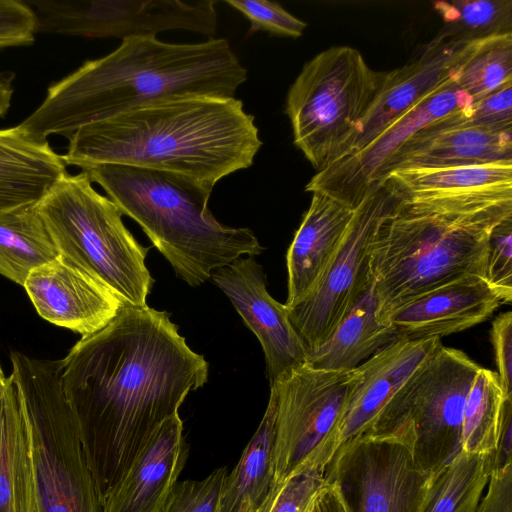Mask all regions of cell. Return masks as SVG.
I'll use <instances>...</instances> for the list:
<instances>
[{
    "instance_id": "1",
    "label": "cell",
    "mask_w": 512,
    "mask_h": 512,
    "mask_svg": "<svg viewBox=\"0 0 512 512\" xmlns=\"http://www.w3.org/2000/svg\"><path fill=\"white\" fill-rule=\"evenodd\" d=\"M208 363L166 311L125 303L62 359V387L103 504L159 426L204 386Z\"/></svg>"
},
{
    "instance_id": "2",
    "label": "cell",
    "mask_w": 512,
    "mask_h": 512,
    "mask_svg": "<svg viewBox=\"0 0 512 512\" xmlns=\"http://www.w3.org/2000/svg\"><path fill=\"white\" fill-rule=\"evenodd\" d=\"M246 80L247 70L225 38L171 44L156 36L128 37L50 85L19 126L41 141L54 134L69 138L85 125L161 99L235 97Z\"/></svg>"
},
{
    "instance_id": "3",
    "label": "cell",
    "mask_w": 512,
    "mask_h": 512,
    "mask_svg": "<svg viewBox=\"0 0 512 512\" xmlns=\"http://www.w3.org/2000/svg\"><path fill=\"white\" fill-rule=\"evenodd\" d=\"M66 165L119 164L182 175L213 190L249 168L262 146L236 97H171L85 125L69 138Z\"/></svg>"
},
{
    "instance_id": "4",
    "label": "cell",
    "mask_w": 512,
    "mask_h": 512,
    "mask_svg": "<svg viewBox=\"0 0 512 512\" xmlns=\"http://www.w3.org/2000/svg\"><path fill=\"white\" fill-rule=\"evenodd\" d=\"M512 217V200L424 202L401 199L383 216L371 247L378 315L466 275L485 278L488 238ZM388 323V322H387Z\"/></svg>"
},
{
    "instance_id": "5",
    "label": "cell",
    "mask_w": 512,
    "mask_h": 512,
    "mask_svg": "<svg viewBox=\"0 0 512 512\" xmlns=\"http://www.w3.org/2000/svg\"><path fill=\"white\" fill-rule=\"evenodd\" d=\"M123 215L136 221L177 277L196 287L243 255L264 250L249 228L221 224L208 209L213 190L191 178L128 165L82 169Z\"/></svg>"
},
{
    "instance_id": "6",
    "label": "cell",
    "mask_w": 512,
    "mask_h": 512,
    "mask_svg": "<svg viewBox=\"0 0 512 512\" xmlns=\"http://www.w3.org/2000/svg\"><path fill=\"white\" fill-rule=\"evenodd\" d=\"M12 377L28 424L33 512H102L73 411L62 387V359L11 352Z\"/></svg>"
},
{
    "instance_id": "7",
    "label": "cell",
    "mask_w": 512,
    "mask_h": 512,
    "mask_svg": "<svg viewBox=\"0 0 512 512\" xmlns=\"http://www.w3.org/2000/svg\"><path fill=\"white\" fill-rule=\"evenodd\" d=\"M85 171L63 175L38 202L59 256L87 271L124 302L145 306L154 280L149 248L122 221L116 204L98 193Z\"/></svg>"
},
{
    "instance_id": "8",
    "label": "cell",
    "mask_w": 512,
    "mask_h": 512,
    "mask_svg": "<svg viewBox=\"0 0 512 512\" xmlns=\"http://www.w3.org/2000/svg\"><path fill=\"white\" fill-rule=\"evenodd\" d=\"M386 74L349 46L330 47L304 64L287 93L285 112L295 146L317 172L345 154Z\"/></svg>"
},
{
    "instance_id": "9",
    "label": "cell",
    "mask_w": 512,
    "mask_h": 512,
    "mask_svg": "<svg viewBox=\"0 0 512 512\" xmlns=\"http://www.w3.org/2000/svg\"><path fill=\"white\" fill-rule=\"evenodd\" d=\"M479 368L463 351L442 346L396 392L369 434L410 429L418 465L437 473L461 452L464 408Z\"/></svg>"
},
{
    "instance_id": "10",
    "label": "cell",
    "mask_w": 512,
    "mask_h": 512,
    "mask_svg": "<svg viewBox=\"0 0 512 512\" xmlns=\"http://www.w3.org/2000/svg\"><path fill=\"white\" fill-rule=\"evenodd\" d=\"M402 195L390 178L374 183L354 210L348 230L316 286L286 307L307 349L323 344L373 284L371 247L383 216Z\"/></svg>"
},
{
    "instance_id": "11",
    "label": "cell",
    "mask_w": 512,
    "mask_h": 512,
    "mask_svg": "<svg viewBox=\"0 0 512 512\" xmlns=\"http://www.w3.org/2000/svg\"><path fill=\"white\" fill-rule=\"evenodd\" d=\"M358 379L357 368L327 371L305 363L270 386L277 392L274 485L305 468H318L321 448Z\"/></svg>"
},
{
    "instance_id": "12",
    "label": "cell",
    "mask_w": 512,
    "mask_h": 512,
    "mask_svg": "<svg viewBox=\"0 0 512 512\" xmlns=\"http://www.w3.org/2000/svg\"><path fill=\"white\" fill-rule=\"evenodd\" d=\"M405 427L363 436L339 449L326 470L351 512H415L431 477L414 457Z\"/></svg>"
},
{
    "instance_id": "13",
    "label": "cell",
    "mask_w": 512,
    "mask_h": 512,
    "mask_svg": "<svg viewBox=\"0 0 512 512\" xmlns=\"http://www.w3.org/2000/svg\"><path fill=\"white\" fill-rule=\"evenodd\" d=\"M36 33L88 38L156 36L188 30L213 38L217 29L215 1L29 0Z\"/></svg>"
},
{
    "instance_id": "14",
    "label": "cell",
    "mask_w": 512,
    "mask_h": 512,
    "mask_svg": "<svg viewBox=\"0 0 512 512\" xmlns=\"http://www.w3.org/2000/svg\"><path fill=\"white\" fill-rule=\"evenodd\" d=\"M474 100L454 77L406 111L357 152L316 172L308 192L320 191L355 210L388 160L416 133L431 123L459 111H470Z\"/></svg>"
},
{
    "instance_id": "15",
    "label": "cell",
    "mask_w": 512,
    "mask_h": 512,
    "mask_svg": "<svg viewBox=\"0 0 512 512\" xmlns=\"http://www.w3.org/2000/svg\"><path fill=\"white\" fill-rule=\"evenodd\" d=\"M442 346L439 337L400 338L360 364L358 382L321 448L317 467L326 473L339 449L369 434L396 392Z\"/></svg>"
},
{
    "instance_id": "16",
    "label": "cell",
    "mask_w": 512,
    "mask_h": 512,
    "mask_svg": "<svg viewBox=\"0 0 512 512\" xmlns=\"http://www.w3.org/2000/svg\"><path fill=\"white\" fill-rule=\"evenodd\" d=\"M483 40H467L442 29L409 62L387 72L380 92L342 157L363 148L398 117L452 79Z\"/></svg>"
},
{
    "instance_id": "17",
    "label": "cell",
    "mask_w": 512,
    "mask_h": 512,
    "mask_svg": "<svg viewBox=\"0 0 512 512\" xmlns=\"http://www.w3.org/2000/svg\"><path fill=\"white\" fill-rule=\"evenodd\" d=\"M264 352L270 386L307 362V347L291 324L285 305L266 288L262 266L254 256L240 257L211 273Z\"/></svg>"
},
{
    "instance_id": "18",
    "label": "cell",
    "mask_w": 512,
    "mask_h": 512,
    "mask_svg": "<svg viewBox=\"0 0 512 512\" xmlns=\"http://www.w3.org/2000/svg\"><path fill=\"white\" fill-rule=\"evenodd\" d=\"M23 287L43 319L82 338L107 326L126 303L102 281L60 256L31 271Z\"/></svg>"
},
{
    "instance_id": "19",
    "label": "cell",
    "mask_w": 512,
    "mask_h": 512,
    "mask_svg": "<svg viewBox=\"0 0 512 512\" xmlns=\"http://www.w3.org/2000/svg\"><path fill=\"white\" fill-rule=\"evenodd\" d=\"M502 304L485 278L466 275L404 303L386 321L403 339L441 338L488 320Z\"/></svg>"
},
{
    "instance_id": "20",
    "label": "cell",
    "mask_w": 512,
    "mask_h": 512,
    "mask_svg": "<svg viewBox=\"0 0 512 512\" xmlns=\"http://www.w3.org/2000/svg\"><path fill=\"white\" fill-rule=\"evenodd\" d=\"M188 453L183 422L177 413L159 426L111 489L102 512H164Z\"/></svg>"
},
{
    "instance_id": "21",
    "label": "cell",
    "mask_w": 512,
    "mask_h": 512,
    "mask_svg": "<svg viewBox=\"0 0 512 512\" xmlns=\"http://www.w3.org/2000/svg\"><path fill=\"white\" fill-rule=\"evenodd\" d=\"M311 202L287 251L288 297L294 305L317 284L337 252L354 210L320 191Z\"/></svg>"
},
{
    "instance_id": "22",
    "label": "cell",
    "mask_w": 512,
    "mask_h": 512,
    "mask_svg": "<svg viewBox=\"0 0 512 512\" xmlns=\"http://www.w3.org/2000/svg\"><path fill=\"white\" fill-rule=\"evenodd\" d=\"M407 201L512 200V161L396 170L388 176Z\"/></svg>"
},
{
    "instance_id": "23",
    "label": "cell",
    "mask_w": 512,
    "mask_h": 512,
    "mask_svg": "<svg viewBox=\"0 0 512 512\" xmlns=\"http://www.w3.org/2000/svg\"><path fill=\"white\" fill-rule=\"evenodd\" d=\"M512 161V131L460 127L416 133L385 164L379 181L396 170Z\"/></svg>"
},
{
    "instance_id": "24",
    "label": "cell",
    "mask_w": 512,
    "mask_h": 512,
    "mask_svg": "<svg viewBox=\"0 0 512 512\" xmlns=\"http://www.w3.org/2000/svg\"><path fill=\"white\" fill-rule=\"evenodd\" d=\"M66 166L48 140L31 137L19 125L0 129V214L39 202Z\"/></svg>"
},
{
    "instance_id": "25",
    "label": "cell",
    "mask_w": 512,
    "mask_h": 512,
    "mask_svg": "<svg viewBox=\"0 0 512 512\" xmlns=\"http://www.w3.org/2000/svg\"><path fill=\"white\" fill-rule=\"evenodd\" d=\"M400 339L392 325L380 319L372 284L321 345L307 349V362L316 369L349 371Z\"/></svg>"
},
{
    "instance_id": "26",
    "label": "cell",
    "mask_w": 512,
    "mask_h": 512,
    "mask_svg": "<svg viewBox=\"0 0 512 512\" xmlns=\"http://www.w3.org/2000/svg\"><path fill=\"white\" fill-rule=\"evenodd\" d=\"M277 392L270 397L262 420L234 469L227 473L217 512H255L274 486V444Z\"/></svg>"
},
{
    "instance_id": "27",
    "label": "cell",
    "mask_w": 512,
    "mask_h": 512,
    "mask_svg": "<svg viewBox=\"0 0 512 512\" xmlns=\"http://www.w3.org/2000/svg\"><path fill=\"white\" fill-rule=\"evenodd\" d=\"M0 512H33L30 434L14 381L0 413Z\"/></svg>"
},
{
    "instance_id": "28",
    "label": "cell",
    "mask_w": 512,
    "mask_h": 512,
    "mask_svg": "<svg viewBox=\"0 0 512 512\" xmlns=\"http://www.w3.org/2000/svg\"><path fill=\"white\" fill-rule=\"evenodd\" d=\"M58 257L38 202L0 214V275L23 286L31 271Z\"/></svg>"
},
{
    "instance_id": "29",
    "label": "cell",
    "mask_w": 512,
    "mask_h": 512,
    "mask_svg": "<svg viewBox=\"0 0 512 512\" xmlns=\"http://www.w3.org/2000/svg\"><path fill=\"white\" fill-rule=\"evenodd\" d=\"M494 456L460 452L429 478L415 512H475Z\"/></svg>"
},
{
    "instance_id": "30",
    "label": "cell",
    "mask_w": 512,
    "mask_h": 512,
    "mask_svg": "<svg viewBox=\"0 0 512 512\" xmlns=\"http://www.w3.org/2000/svg\"><path fill=\"white\" fill-rule=\"evenodd\" d=\"M506 399L497 374L480 367L466 399L461 452L481 456L495 455L503 430Z\"/></svg>"
},
{
    "instance_id": "31",
    "label": "cell",
    "mask_w": 512,
    "mask_h": 512,
    "mask_svg": "<svg viewBox=\"0 0 512 512\" xmlns=\"http://www.w3.org/2000/svg\"><path fill=\"white\" fill-rule=\"evenodd\" d=\"M458 87L475 102L512 83V33L491 36L456 72Z\"/></svg>"
},
{
    "instance_id": "32",
    "label": "cell",
    "mask_w": 512,
    "mask_h": 512,
    "mask_svg": "<svg viewBox=\"0 0 512 512\" xmlns=\"http://www.w3.org/2000/svg\"><path fill=\"white\" fill-rule=\"evenodd\" d=\"M434 9L443 29L467 40H481L512 33L511 0L438 1Z\"/></svg>"
},
{
    "instance_id": "33",
    "label": "cell",
    "mask_w": 512,
    "mask_h": 512,
    "mask_svg": "<svg viewBox=\"0 0 512 512\" xmlns=\"http://www.w3.org/2000/svg\"><path fill=\"white\" fill-rule=\"evenodd\" d=\"M225 2L249 20V34L264 31L272 35L298 38L307 26L277 2L268 0H226Z\"/></svg>"
},
{
    "instance_id": "34",
    "label": "cell",
    "mask_w": 512,
    "mask_h": 512,
    "mask_svg": "<svg viewBox=\"0 0 512 512\" xmlns=\"http://www.w3.org/2000/svg\"><path fill=\"white\" fill-rule=\"evenodd\" d=\"M227 473V467H221L202 480L177 482L164 512H217Z\"/></svg>"
},
{
    "instance_id": "35",
    "label": "cell",
    "mask_w": 512,
    "mask_h": 512,
    "mask_svg": "<svg viewBox=\"0 0 512 512\" xmlns=\"http://www.w3.org/2000/svg\"><path fill=\"white\" fill-rule=\"evenodd\" d=\"M487 282L498 292L503 304L512 300V217L490 232L486 254Z\"/></svg>"
},
{
    "instance_id": "36",
    "label": "cell",
    "mask_w": 512,
    "mask_h": 512,
    "mask_svg": "<svg viewBox=\"0 0 512 512\" xmlns=\"http://www.w3.org/2000/svg\"><path fill=\"white\" fill-rule=\"evenodd\" d=\"M325 482V472L314 467L289 476L283 482L271 512H307L314 495Z\"/></svg>"
},
{
    "instance_id": "37",
    "label": "cell",
    "mask_w": 512,
    "mask_h": 512,
    "mask_svg": "<svg viewBox=\"0 0 512 512\" xmlns=\"http://www.w3.org/2000/svg\"><path fill=\"white\" fill-rule=\"evenodd\" d=\"M36 17L21 0H0V49L31 45L35 40Z\"/></svg>"
},
{
    "instance_id": "38",
    "label": "cell",
    "mask_w": 512,
    "mask_h": 512,
    "mask_svg": "<svg viewBox=\"0 0 512 512\" xmlns=\"http://www.w3.org/2000/svg\"><path fill=\"white\" fill-rule=\"evenodd\" d=\"M490 340L497 376L505 398H512V313L499 314L492 322Z\"/></svg>"
},
{
    "instance_id": "39",
    "label": "cell",
    "mask_w": 512,
    "mask_h": 512,
    "mask_svg": "<svg viewBox=\"0 0 512 512\" xmlns=\"http://www.w3.org/2000/svg\"><path fill=\"white\" fill-rule=\"evenodd\" d=\"M475 512H512V460L491 470Z\"/></svg>"
},
{
    "instance_id": "40",
    "label": "cell",
    "mask_w": 512,
    "mask_h": 512,
    "mask_svg": "<svg viewBox=\"0 0 512 512\" xmlns=\"http://www.w3.org/2000/svg\"><path fill=\"white\" fill-rule=\"evenodd\" d=\"M307 512H351L337 481L326 479L314 495Z\"/></svg>"
},
{
    "instance_id": "41",
    "label": "cell",
    "mask_w": 512,
    "mask_h": 512,
    "mask_svg": "<svg viewBox=\"0 0 512 512\" xmlns=\"http://www.w3.org/2000/svg\"><path fill=\"white\" fill-rule=\"evenodd\" d=\"M14 75L8 71L0 70V118L7 115L14 92Z\"/></svg>"
},
{
    "instance_id": "42",
    "label": "cell",
    "mask_w": 512,
    "mask_h": 512,
    "mask_svg": "<svg viewBox=\"0 0 512 512\" xmlns=\"http://www.w3.org/2000/svg\"><path fill=\"white\" fill-rule=\"evenodd\" d=\"M12 384H13V380H12L11 376L7 377L4 374V371L0 365V413H1V409L4 404V401L12 387Z\"/></svg>"
},
{
    "instance_id": "43",
    "label": "cell",
    "mask_w": 512,
    "mask_h": 512,
    "mask_svg": "<svg viewBox=\"0 0 512 512\" xmlns=\"http://www.w3.org/2000/svg\"><path fill=\"white\" fill-rule=\"evenodd\" d=\"M283 483L275 484L269 494L267 495L264 502L255 512H271L276 496L281 488Z\"/></svg>"
},
{
    "instance_id": "44",
    "label": "cell",
    "mask_w": 512,
    "mask_h": 512,
    "mask_svg": "<svg viewBox=\"0 0 512 512\" xmlns=\"http://www.w3.org/2000/svg\"><path fill=\"white\" fill-rule=\"evenodd\" d=\"M309 508V507H308ZM308 511V510H307Z\"/></svg>"
}]
</instances>
